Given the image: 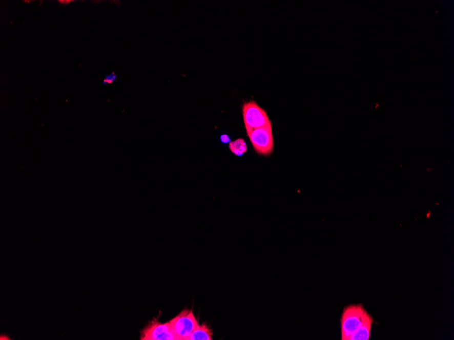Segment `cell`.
I'll list each match as a JSON object with an SVG mask.
<instances>
[{
	"label": "cell",
	"mask_w": 454,
	"mask_h": 340,
	"mask_svg": "<svg viewBox=\"0 0 454 340\" xmlns=\"http://www.w3.org/2000/svg\"><path fill=\"white\" fill-rule=\"evenodd\" d=\"M116 76L114 73H112L108 76H106L105 79L104 80V84H112L114 82V80H116Z\"/></svg>",
	"instance_id": "cell-9"
},
{
	"label": "cell",
	"mask_w": 454,
	"mask_h": 340,
	"mask_svg": "<svg viewBox=\"0 0 454 340\" xmlns=\"http://www.w3.org/2000/svg\"><path fill=\"white\" fill-rule=\"evenodd\" d=\"M141 340H180L170 322L160 323L154 318L141 331Z\"/></svg>",
	"instance_id": "cell-4"
},
{
	"label": "cell",
	"mask_w": 454,
	"mask_h": 340,
	"mask_svg": "<svg viewBox=\"0 0 454 340\" xmlns=\"http://www.w3.org/2000/svg\"><path fill=\"white\" fill-rule=\"evenodd\" d=\"M229 149L235 156H241L247 152V147L243 139H238L229 143Z\"/></svg>",
	"instance_id": "cell-8"
},
{
	"label": "cell",
	"mask_w": 454,
	"mask_h": 340,
	"mask_svg": "<svg viewBox=\"0 0 454 340\" xmlns=\"http://www.w3.org/2000/svg\"><path fill=\"white\" fill-rule=\"evenodd\" d=\"M170 323L180 340H188L191 333L199 326L192 310L187 309L182 310Z\"/></svg>",
	"instance_id": "cell-5"
},
{
	"label": "cell",
	"mask_w": 454,
	"mask_h": 340,
	"mask_svg": "<svg viewBox=\"0 0 454 340\" xmlns=\"http://www.w3.org/2000/svg\"><path fill=\"white\" fill-rule=\"evenodd\" d=\"M373 322H374V320H373L372 317L366 312L362 326L352 335V336L349 337V340L369 339Z\"/></svg>",
	"instance_id": "cell-6"
},
{
	"label": "cell",
	"mask_w": 454,
	"mask_h": 340,
	"mask_svg": "<svg viewBox=\"0 0 454 340\" xmlns=\"http://www.w3.org/2000/svg\"><path fill=\"white\" fill-rule=\"evenodd\" d=\"M246 131L247 136L258 154L268 156L272 153L274 145L272 126L251 129Z\"/></svg>",
	"instance_id": "cell-3"
},
{
	"label": "cell",
	"mask_w": 454,
	"mask_h": 340,
	"mask_svg": "<svg viewBox=\"0 0 454 340\" xmlns=\"http://www.w3.org/2000/svg\"><path fill=\"white\" fill-rule=\"evenodd\" d=\"M243 117L246 131L272 126L266 112L253 101L243 104Z\"/></svg>",
	"instance_id": "cell-2"
},
{
	"label": "cell",
	"mask_w": 454,
	"mask_h": 340,
	"mask_svg": "<svg viewBox=\"0 0 454 340\" xmlns=\"http://www.w3.org/2000/svg\"><path fill=\"white\" fill-rule=\"evenodd\" d=\"M366 312L362 305L347 306L341 316V339L349 340L352 335L362 326Z\"/></svg>",
	"instance_id": "cell-1"
},
{
	"label": "cell",
	"mask_w": 454,
	"mask_h": 340,
	"mask_svg": "<svg viewBox=\"0 0 454 340\" xmlns=\"http://www.w3.org/2000/svg\"><path fill=\"white\" fill-rule=\"evenodd\" d=\"M220 141L223 143H229L231 142L230 138H229L228 135H222V136L220 137Z\"/></svg>",
	"instance_id": "cell-10"
},
{
	"label": "cell",
	"mask_w": 454,
	"mask_h": 340,
	"mask_svg": "<svg viewBox=\"0 0 454 340\" xmlns=\"http://www.w3.org/2000/svg\"><path fill=\"white\" fill-rule=\"evenodd\" d=\"M213 332L205 323H203L195 329L188 340H212Z\"/></svg>",
	"instance_id": "cell-7"
},
{
	"label": "cell",
	"mask_w": 454,
	"mask_h": 340,
	"mask_svg": "<svg viewBox=\"0 0 454 340\" xmlns=\"http://www.w3.org/2000/svg\"><path fill=\"white\" fill-rule=\"evenodd\" d=\"M72 1H61V0H59V2L61 4H64V5H66V4H68L71 3Z\"/></svg>",
	"instance_id": "cell-11"
}]
</instances>
